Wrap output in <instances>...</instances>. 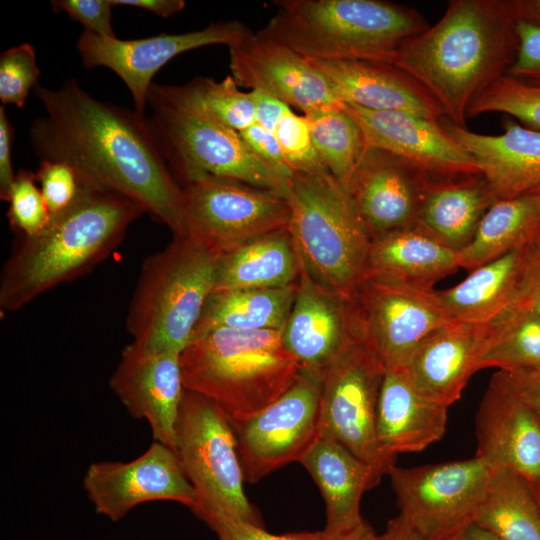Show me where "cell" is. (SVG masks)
<instances>
[{
	"mask_svg": "<svg viewBox=\"0 0 540 540\" xmlns=\"http://www.w3.org/2000/svg\"><path fill=\"white\" fill-rule=\"evenodd\" d=\"M33 92L45 111L29 130L41 161L70 164L85 184L131 199L173 235H186L182 187L144 113L95 99L75 79Z\"/></svg>",
	"mask_w": 540,
	"mask_h": 540,
	"instance_id": "1",
	"label": "cell"
},
{
	"mask_svg": "<svg viewBox=\"0 0 540 540\" xmlns=\"http://www.w3.org/2000/svg\"><path fill=\"white\" fill-rule=\"evenodd\" d=\"M520 0H452L432 26L407 40L393 65L420 82L445 117L466 127L471 100L506 74L518 51Z\"/></svg>",
	"mask_w": 540,
	"mask_h": 540,
	"instance_id": "2",
	"label": "cell"
},
{
	"mask_svg": "<svg viewBox=\"0 0 540 540\" xmlns=\"http://www.w3.org/2000/svg\"><path fill=\"white\" fill-rule=\"evenodd\" d=\"M144 209L131 199L86 184L72 206L25 236L6 260L0 307L16 311L46 291L72 281L106 259Z\"/></svg>",
	"mask_w": 540,
	"mask_h": 540,
	"instance_id": "3",
	"label": "cell"
},
{
	"mask_svg": "<svg viewBox=\"0 0 540 540\" xmlns=\"http://www.w3.org/2000/svg\"><path fill=\"white\" fill-rule=\"evenodd\" d=\"M261 33L308 60L392 64L429 27L413 8L383 0H281Z\"/></svg>",
	"mask_w": 540,
	"mask_h": 540,
	"instance_id": "4",
	"label": "cell"
},
{
	"mask_svg": "<svg viewBox=\"0 0 540 540\" xmlns=\"http://www.w3.org/2000/svg\"><path fill=\"white\" fill-rule=\"evenodd\" d=\"M184 388L244 421L283 395L301 375L282 330L218 328L193 337L180 354Z\"/></svg>",
	"mask_w": 540,
	"mask_h": 540,
	"instance_id": "5",
	"label": "cell"
},
{
	"mask_svg": "<svg viewBox=\"0 0 540 540\" xmlns=\"http://www.w3.org/2000/svg\"><path fill=\"white\" fill-rule=\"evenodd\" d=\"M189 235H174L142 264L126 318L136 346L181 353L214 292L220 259Z\"/></svg>",
	"mask_w": 540,
	"mask_h": 540,
	"instance_id": "6",
	"label": "cell"
},
{
	"mask_svg": "<svg viewBox=\"0 0 540 540\" xmlns=\"http://www.w3.org/2000/svg\"><path fill=\"white\" fill-rule=\"evenodd\" d=\"M288 232L308 274L354 302L372 239L344 186L329 172H294L288 179Z\"/></svg>",
	"mask_w": 540,
	"mask_h": 540,
	"instance_id": "7",
	"label": "cell"
},
{
	"mask_svg": "<svg viewBox=\"0 0 540 540\" xmlns=\"http://www.w3.org/2000/svg\"><path fill=\"white\" fill-rule=\"evenodd\" d=\"M176 454L195 492L192 512L207 525L229 517L262 526L247 499L234 429L212 400L184 389L175 425Z\"/></svg>",
	"mask_w": 540,
	"mask_h": 540,
	"instance_id": "8",
	"label": "cell"
},
{
	"mask_svg": "<svg viewBox=\"0 0 540 540\" xmlns=\"http://www.w3.org/2000/svg\"><path fill=\"white\" fill-rule=\"evenodd\" d=\"M149 118L163 156L182 184L212 175L241 181L286 197L285 180L248 147L240 133L198 114L148 96Z\"/></svg>",
	"mask_w": 540,
	"mask_h": 540,
	"instance_id": "9",
	"label": "cell"
},
{
	"mask_svg": "<svg viewBox=\"0 0 540 540\" xmlns=\"http://www.w3.org/2000/svg\"><path fill=\"white\" fill-rule=\"evenodd\" d=\"M494 471L481 459L389 470L400 515L423 540H460L477 519Z\"/></svg>",
	"mask_w": 540,
	"mask_h": 540,
	"instance_id": "10",
	"label": "cell"
},
{
	"mask_svg": "<svg viewBox=\"0 0 540 540\" xmlns=\"http://www.w3.org/2000/svg\"><path fill=\"white\" fill-rule=\"evenodd\" d=\"M186 235L224 256L268 233L286 230V197L241 181L205 175L182 184Z\"/></svg>",
	"mask_w": 540,
	"mask_h": 540,
	"instance_id": "11",
	"label": "cell"
},
{
	"mask_svg": "<svg viewBox=\"0 0 540 540\" xmlns=\"http://www.w3.org/2000/svg\"><path fill=\"white\" fill-rule=\"evenodd\" d=\"M384 368L357 339L321 379L320 436L331 438L382 475L395 465L377 437V412Z\"/></svg>",
	"mask_w": 540,
	"mask_h": 540,
	"instance_id": "12",
	"label": "cell"
},
{
	"mask_svg": "<svg viewBox=\"0 0 540 540\" xmlns=\"http://www.w3.org/2000/svg\"><path fill=\"white\" fill-rule=\"evenodd\" d=\"M321 381L301 372L283 395L254 416L231 422L245 481L255 483L299 462L319 437Z\"/></svg>",
	"mask_w": 540,
	"mask_h": 540,
	"instance_id": "13",
	"label": "cell"
},
{
	"mask_svg": "<svg viewBox=\"0 0 540 540\" xmlns=\"http://www.w3.org/2000/svg\"><path fill=\"white\" fill-rule=\"evenodd\" d=\"M355 305L360 338L384 370L404 367L426 336L455 321L442 309L435 289L423 291L365 279Z\"/></svg>",
	"mask_w": 540,
	"mask_h": 540,
	"instance_id": "14",
	"label": "cell"
},
{
	"mask_svg": "<svg viewBox=\"0 0 540 540\" xmlns=\"http://www.w3.org/2000/svg\"><path fill=\"white\" fill-rule=\"evenodd\" d=\"M252 34L238 20L219 21L203 29L179 33L121 40L83 31L76 47L85 68L107 67L128 87L135 110L143 113L152 79L166 63L184 52L209 46L229 48Z\"/></svg>",
	"mask_w": 540,
	"mask_h": 540,
	"instance_id": "15",
	"label": "cell"
},
{
	"mask_svg": "<svg viewBox=\"0 0 540 540\" xmlns=\"http://www.w3.org/2000/svg\"><path fill=\"white\" fill-rule=\"evenodd\" d=\"M83 488L95 511L113 522L150 501H174L190 509L195 504L194 489L176 454L156 441L129 462L91 463Z\"/></svg>",
	"mask_w": 540,
	"mask_h": 540,
	"instance_id": "16",
	"label": "cell"
},
{
	"mask_svg": "<svg viewBox=\"0 0 540 540\" xmlns=\"http://www.w3.org/2000/svg\"><path fill=\"white\" fill-rule=\"evenodd\" d=\"M360 126L366 147L389 152L435 181L479 175L476 160L443 127L401 111H376L344 104Z\"/></svg>",
	"mask_w": 540,
	"mask_h": 540,
	"instance_id": "17",
	"label": "cell"
},
{
	"mask_svg": "<svg viewBox=\"0 0 540 540\" xmlns=\"http://www.w3.org/2000/svg\"><path fill=\"white\" fill-rule=\"evenodd\" d=\"M360 338L355 301L315 281L301 263L294 302L282 330L285 348L301 372L321 381L342 352Z\"/></svg>",
	"mask_w": 540,
	"mask_h": 540,
	"instance_id": "18",
	"label": "cell"
},
{
	"mask_svg": "<svg viewBox=\"0 0 540 540\" xmlns=\"http://www.w3.org/2000/svg\"><path fill=\"white\" fill-rule=\"evenodd\" d=\"M229 55L238 86L269 94L303 114L343 104L308 59L260 31L230 47Z\"/></svg>",
	"mask_w": 540,
	"mask_h": 540,
	"instance_id": "19",
	"label": "cell"
},
{
	"mask_svg": "<svg viewBox=\"0 0 540 540\" xmlns=\"http://www.w3.org/2000/svg\"><path fill=\"white\" fill-rule=\"evenodd\" d=\"M180 354L125 346L109 380L128 412L146 420L153 439L174 451L175 425L184 392Z\"/></svg>",
	"mask_w": 540,
	"mask_h": 540,
	"instance_id": "20",
	"label": "cell"
},
{
	"mask_svg": "<svg viewBox=\"0 0 540 540\" xmlns=\"http://www.w3.org/2000/svg\"><path fill=\"white\" fill-rule=\"evenodd\" d=\"M427 180L399 157L366 147L344 188L374 240L414 225Z\"/></svg>",
	"mask_w": 540,
	"mask_h": 540,
	"instance_id": "21",
	"label": "cell"
},
{
	"mask_svg": "<svg viewBox=\"0 0 540 540\" xmlns=\"http://www.w3.org/2000/svg\"><path fill=\"white\" fill-rule=\"evenodd\" d=\"M476 457L490 469L540 481V420L495 373L476 413Z\"/></svg>",
	"mask_w": 540,
	"mask_h": 540,
	"instance_id": "22",
	"label": "cell"
},
{
	"mask_svg": "<svg viewBox=\"0 0 540 540\" xmlns=\"http://www.w3.org/2000/svg\"><path fill=\"white\" fill-rule=\"evenodd\" d=\"M490 326L491 322L453 321L426 336L404 366L414 387L447 408L459 400L479 370Z\"/></svg>",
	"mask_w": 540,
	"mask_h": 540,
	"instance_id": "23",
	"label": "cell"
},
{
	"mask_svg": "<svg viewBox=\"0 0 540 540\" xmlns=\"http://www.w3.org/2000/svg\"><path fill=\"white\" fill-rule=\"evenodd\" d=\"M348 105L376 111H401L430 120L445 113L435 97L397 66L377 61L309 60Z\"/></svg>",
	"mask_w": 540,
	"mask_h": 540,
	"instance_id": "24",
	"label": "cell"
},
{
	"mask_svg": "<svg viewBox=\"0 0 540 540\" xmlns=\"http://www.w3.org/2000/svg\"><path fill=\"white\" fill-rule=\"evenodd\" d=\"M443 127L476 160L497 200L511 199L540 188V131L505 119L504 132L484 135L453 124Z\"/></svg>",
	"mask_w": 540,
	"mask_h": 540,
	"instance_id": "25",
	"label": "cell"
},
{
	"mask_svg": "<svg viewBox=\"0 0 540 540\" xmlns=\"http://www.w3.org/2000/svg\"><path fill=\"white\" fill-rule=\"evenodd\" d=\"M448 408L424 397L404 367L385 370L381 385L377 437L384 453L419 452L439 441L445 431Z\"/></svg>",
	"mask_w": 540,
	"mask_h": 540,
	"instance_id": "26",
	"label": "cell"
},
{
	"mask_svg": "<svg viewBox=\"0 0 540 540\" xmlns=\"http://www.w3.org/2000/svg\"><path fill=\"white\" fill-rule=\"evenodd\" d=\"M319 487L325 502L324 531L337 534L359 525L363 494L383 476L337 441L320 436L299 461Z\"/></svg>",
	"mask_w": 540,
	"mask_h": 540,
	"instance_id": "27",
	"label": "cell"
},
{
	"mask_svg": "<svg viewBox=\"0 0 540 540\" xmlns=\"http://www.w3.org/2000/svg\"><path fill=\"white\" fill-rule=\"evenodd\" d=\"M458 268H461L458 251L412 225L372 240L364 280L429 291Z\"/></svg>",
	"mask_w": 540,
	"mask_h": 540,
	"instance_id": "28",
	"label": "cell"
},
{
	"mask_svg": "<svg viewBox=\"0 0 540 540\" xmlns=\"http://www.w3.org/2000/svg\"><path fill=\"white\" fill-rule=\"evenodd\" d=\"M482 174L427 180L414 225L440 244L460 252L496 201Z\"/></svg>",
	"mask_w": 540,
	"mask_h": 540,
	"instance_id": "29",
	"label": "cell"
},
{
	"mask_svg": "<svg viewBox=\"0 0 540 540\" xmlns=\"http://www.w3.org/2000/svg\"><path fill=\"white\" fill-rule=\"evenodd\" d=\"M532 242L471 270L451 288L435 290L442 309L455 321H493L517 297Z\"/></svg>",
	"mask_w": 540,
	"mask_h": 540,
	"instance_id": "30",
	"label": "cell"
},
{
	"mask_svg": "<svg viewBox=\"0 0 540 540\" xmlns=\"http://www.w3.org/2000/svg\"><path fill=\"white\" fill-rule=\"evenodd\" d=\"M300 270L301 260L290 233L287 229L275 231L222 256L214 292L291 286Z\"/></svg>",
	"mask_w": 540,
	"mask_h": 540,
	"instance_id": "31",
	"label": "cell"
},
{
	"mask_svg": "<svg viewBox=\"0 0 540 540\" xmlns=\"http://www.w3.org/2000/svg\"><path fill=\"white\" fill-rule=\"evenodd\" d=\"M540 230V195L496 200L460 253L461 268L473 270L532 242Z\"/></svg>",
	"mask_w": 540,
	"mask_h": 540,
	"instance_id": "32",
	"label": "cell"
},
{
	"mask_svg": "<svg viewBox=\"0 0 540 540\" xmlns=\"http://www.w3.org/2000/svg\"><path fill=\"white\" fill-rule=\"evenodd\" d=\"M296 289L297 282L282 288L214 292L205 303L192 338L218 328L283 330Z\"/></svg>",
	"mask_w": 540,
	"mask_h": 540,
	"instance_id": "33",
	"label": "cell"
},
{
	"mask_svg": "<svg viewBox=\"0 0 540 540\" xmlns=\"http://www.w3.org/2000/svg\"><path fill=\"white\" fill-rule=\"evenodd\" d=\"M198 114L237 132L255 123L252 91L244 92L230 75L221 81L196 77L182 85L155 84L147 97Z\"/></svg>",
	"mask_w": 540,
	"mask_h": 540,
	"instance_id": "34",
	"label": "cell"
},
{
	"mask_svg": "<svg viewBox=\"0 0 540 540\" xmlns=\"http://www.w3.org/2000/svg\"><path fill=\"white\" fill-rule=\"evenodd\" d=\"M475 524L501 540H540V505L532 485L512 471H494Z\"/></svg>",
	"mask_w": 540,
	"mask_h": 540,
	"instance_id": "35",
	"label": "cell"
},
{
	"mask_svg": "<svg viewBox=\"0 0 540 540\" xmlns=\"http://www.w3.org/2000/svg\"><path fill=\"white\" fill-rule=\"evenodd\" d=\"M491 367L505 372L540 369V318L517 301L491 321L479 370Z\"/></svg>",
	"mask_w": 540,
	"mask_h": 540,
	"instance_id": "36",
	"label": "cell"
},
{
	"mask_svg": "<svg viewBox=\"0 0 540 540\" xmlns=\"http://www.w3.org/2000/svg\"><path fill=\"white\" fill-rule=\"evenodd\" d=\"M313 144L329 173L346 186L366 145L362 130L344 103L303 114Z\"/></svg>",
	"mask_w": 540,
	"mask_h": 540,
	"instance_id": "37",
	"label": "cell"
},
{
	"mask_svg": "<svg viewBox=\"0 0 540 540\" xmlns=\"http://www.w3.org/2000/svg\"><path fill=\"white\" fill-rule=\"evenodd\" d=\"M490 112L512 116L540 131V86L502 75L471 100L466 117Z\"/></svg>",
	"mask_w": 540,
	"mask_h": 540,
	"instance_id": "38",
	"label": "cell"
},
{
	"mask_svg": "<svg viewBox=\"0 0 540 540\" xmlns=\"http://www.w3.org/2000/svg\"><path fill=\"white\" fill-rule=\"evenodd\" d=\"M40 70L34 47L23 43L0 56V100L18 108L25 105L30 91L39 84Z\"/></svg>",
	"mask_w": 540,
	"mask_h": 540,
	"instance_id": "39",
	"label": "cell"
},
{
	"mask_svg": "<svg viewBox=\"0 0 540 540\" xmlns=\"http://www.w3.org/2000/svg\"><path fill=\"white\" fill-rule=\"evenodd\" d=\"M36 173L20 170L10 189L8 218L11 226L30 236L37 234L50 221V213L40 190L36 185Z\"/></svg>",
	"mask_w": 540,
	"mask_h": 540,
	"instance_id": "40",
	"label": "cell"
},
{
	"mask_svg": "<svg viewBox=\"0 0 540 540\" xmlns=\"http://www.w3.org/2000/svg\"><path fill=\"white\" fill-rule=\"evenodd\" d=\"M274 134L293 173L329 172L313 144L304 115H297L290 110L279 121Z\"/></svg>",
	"mask_w": 540,
	"mask_h": 540,
	"instance_id": "41",
	"label": "cell"
},
{
	"mask_svg": "<svg viewBox=\"0 0 540 540\" xmlns=\"http://www.w3.org/2000/svg\"><path fill=\"white\" fill-rule=\"evenodd\" d=\"M36 180L40 184L50 216L57 215L72 206L86 185L74 167L55 160L41 161L36 172Z\"/></svg>",
	"mask_w": 540,
	"mask_h": 540,
	"instance_id": "42",
	"label": "cell"
},
{
	"mask_svg": "<svg viewBox=\"0 0 540 540\" xmlns=\"http://www.w3.org/2000/svg\"><path fill=\"white\" fill-rule=\"evenodd\" d=\"M111 0H53L51 8L65 13L73 21L81 23L85 31L105 37H116L111 25Z\"/></svg>",
	"mask_w": 540,
	"mask_h": 540,
	"instance_id": "43",
	"label": "cell"
},
{
	"mask_svg": "<svg viewBox=\"0 0 540 540\" xmlns=\"http://www.w3.org/2000/svg\"><path fill=\"white\" fill-rule=\"evenodd\" d=\"M518 51L506 74L540 86V25L525 20L517 24Z\"/></svg>",
	"mask_w": 540,
	"mask_h": 540,
	"instance_id": "44",
	"label": "cell"
},
{
	"mask_svg": "<svg viewBox=\"0 0 540 540\" xmlns=\"http://www.w3.org/2000/svg\"><path fill=\"white\" fill-rule=\"evenodd\" d=\"M218 536V540H327L324 531H303L286 534H272L263 526H258L243 520L224 517L208 525Z\"/></svg>",
	"mask_w": 540,
	"mask_h": 540,
	"instance_id": "45",
	"label": "cell"
},
{
	"mask_svg": "<svg viewBox=\"0 0 540 540\" xmlns=\"http://www.w3.org/2000/svg\"><path fill=\"white\" fill-rule=\"evenodd\" d=\"M252 152L279 176L288 180L293 172L289 168L276 135L254 123L239 132Z\"/></svg>",
	"mask_w": 540,
	"mask_h": 540,
	"instance_id": "46",
	"label": "cell"
},
{
	"mask_svg": "<svg viewBox=\"0 0 540 540\" xmlns=\"http://www.w3.org/2000/svg\"><path fill=\"white\" fill-rule=\"evenodd\" d=\"M515 301L540 318V247L535 239L531 243Z\"/></svg>",
	"mask_w": 540,
	"mask_h": 540,
	"instance_id": "47",
	"label": "cell"
},
{
	"mask_svg": "<svg viewBox=\"0 0 540 540\" xmlns=\"http://www.w3.org/2000/svg\"><path fill=\"white\" fill-rule=\"evenodd\" d=\"M498 372L508 388L540 420V369Z\"/></svg>",
	"mask_w": 540,
	"mask_h": 540,
	"instance_id": "48",
	"label": "cell"
},
{
	"mask_svg": "<svg viewBox=\"0 0 540 540\" xmlns=\"http://www.w3.org/2000/svg\"><path fill=\"white\" fill-rule=\"evenodd\" d=\"M13 127L6 110L0 107V198L8 201L10 189L15 179L12 165Z\"/></svg>",
	"mask_w": 540,
	"mask_h": 540,
	"instance_id": "49",
	"label": "cell"
},
{
	"mask_svg": "<svg viewBox=\"0 0 540 540\" xmlns=\"http://www.w3.org/2000/svg\"><path fill=\"white\" fill-rule=\"evenodd\" d=\"M251 91L254 99L255 123L274 133L279 121L291 108L269 94Z\"/></svg>",
	"mask_w": 540,
	"mask_h": 540,
	"instance_id": "50",
	"label": "cell"
},
{
	"mask_svg": "<svg viewBox=\"0 0 540 540\" xmlns=\"http://www.w3.org/2000/svg\"><path fill=\"white\" fill-rule=\"evenodd\" d=\"M113 6H132L150 11L161 17H170L181 12L186 3L183 0H111Z\"/></svg>",
	"mask_w": 540,
	"mask_h": 540,
	"instance_id": "51",
	"label": "cell"
},
{
	"mask_svg": "<svg viewBox=\"0 0 540 540\" xmlns=\"http://www.w3.org/2000/svg\"><path fill=\"white\" fill-rule=\"evenodd\" d=\"M380 540H423L410 524L398 515L390 519Z\"/></svg>",
	"mask_w": 540,
	"mask_h": 540,
	"instance_id": "52",
	"label": "cell"
},
{
	"mask_svg": "<svg viewBox=\"0 0 540 540\" xmlns=\"http://www.w3.org/2000/svg\"><path fill=\"white\" fill-rule=\"evenodd\" d=\"M327 540H380V538L374 529L363 520L359 525L348 531L328 534Z\"/></svg>",
	"mask_w": 540,
	"mask_h": 540,
	"instance_id": "53",
	"label": "cell"
},
{
	"mask_svg": "<svg viewBox=\"0 0 540 540\" xmlns=\"http://www.w3.org/2000/svg\"><path fill=\"white\" fill-rule=\"evenodd\" d=\"M521 19L540 25V0H520Z\"/></svg>",
	"mask_w": 540,
	"mask_h": 540,
	"instance_id": "54",
	"label": "cell"
},
{
	"mask_svg": "<svg viewBox=\"0 0 540 540\" xmlns=\"http://www.w3.org/2000/svg\"><path fill=\"white\" fill-rule=\"evenodd\" d=\"M460 540H501L489 531L481 528L480 526L473 524L470 526Z\"/></svg>",
	"mask_w": 540,
	"mask_h": 540,
	"instance_id": "55",
	"label": "cell"
},
{
	"mask_svg": "<svg viewBox=\"0 0 540 540\" xmlns=\"http://www.w3.org/2000/svg\"><path fill=\"white\" fill-rule=\"evenodd\" d=\"M532 485V488L534 490V493H535V496L539 502V505H540V481H538L537 483L535 484H531Z\"/></svg>",
	"mask_w": 540,
	"mask_h": 540,
	"instance_id": "56",
	"label": "cell"
},
{
	"mask_svg": "<svg viewBox=\"0 0 540 540\" xmlns=\"http://www.w3.org/2000/svg\"><path fill=\"white\" fill-rule=\"evenodd\" d=\"M535 242H536L537 245L540 247V230H539L537 236L535 237Z\"/></svg>",
	"mask_w": 540,
	"mask_h": 540,
	"instance_id": "57",
	"label": "cell"
},
{
	"mask_svg": "<svg viewBox=\"0 0 540 540\" xmlns=\"http://www.w3.org/2000/svg\"><path fill=\"white\" fill-rule=\"evenodd\" d=\"M532 192H535V193H537V194L540 195V188H538V189H536V190H534V191H532Z\"/></svg>",
	"mask_w": 540,
	"mask_h": 540,
	"instance_id": "58",
	"label": "cell"
}]
</instances>
